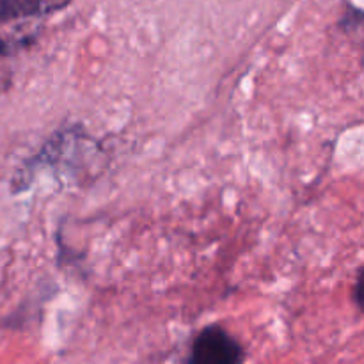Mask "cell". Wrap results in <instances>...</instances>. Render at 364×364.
I'll list each match as a JSON object with an SVG mask.
<instances>
[{"label": "cell", "mask_w": 364, "mask_h": 364, "mask_svg": "<svg viewBox=\"0 0 364 364\" xmlns=\"http://www.w3.org/2000/svg\"><path fill=\"white\" fill-rule=\"evenodd\" d=\"M245 359V352L224 327L208 326L192 341L187 361L194 364H237Z\"/></svg>", "instance_id": "cell-1"}, {"label": "cell", "mask_w": 364, "mask_h": 364, "mask_svg": "<svg viewBox=\"0 0 364 364\" xmlns=\"http://www.w3.org/2000/svg\"><path fill=\"white\" fill-rule=\"evenodd\" d=\"M71 4V0H0V20L13 21L20 18L43 16L55 13Z\"/></svg>", "instance_id": "cell-2"}, {"label": "cell", "mask_w": 364, "mask_h": 364, "mask_svg": "<svg viewBox=\"0 0 364 364\" xmlns=\"http://www.w3.org/2000/svg\"><path fill=\"white\" fill-rule=\"evenodd\" d=\"M354 297H355V302H358V306H359V308H361V297H363V276H361V274H359L358 283H355Z\"/></svg>", "instance_id": "cell-3"}]
</instances>
